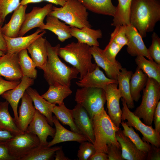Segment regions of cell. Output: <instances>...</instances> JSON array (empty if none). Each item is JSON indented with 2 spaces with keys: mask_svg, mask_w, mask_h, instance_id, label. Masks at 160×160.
Masks as SVG:
<instances>
[{
  "mask_svg": "<svg viewBox=\"0 0 160 160\" xmlns=\"http://www.w3.org/2000/svg\"><path fill=\"white\" fill-rule=\"evenodd\" d=\"M19 64L23 76L34 79L37 76V71L32 59L29 56L27 49L18 53Z\"/></svg>",
  "mask_w": 160,
  "mask_h": 160,
  "instance_id": "8d00e7d4",
  "label": "cell"
},
{
  "mask_svg": "<svg viewBox=\"0 0 160 160\" xmlns=\"http://www.w3.org/2000/svg\"><path fill=\"white\" fill-rule=\"evenodd\" d=\"M148 77L138 67L132 73L130 80V89L134 101L137 102L141 97L140 92L145 87Z\"/></svg>",
  "mask_w": 160,
  "mask_h": 160,
  "instance_id": "1f68e13d",
  "label": "cell"
},
{
  "mask_svg": "<svg viewBox=\"0 0 160 160\" xmlns=\"http://www.w3.org/2000/svg\"><path fill=\"white\" fill-rule=\"evenodd\" d=\"M28 5H20L13 12L10 20L3 26L1 30L3 35L9 37L18 36L24 22Z\"/></svg>",
  "mask_w": 160,
  "mask_h": 160,
  "instance_id": "603a6c76",
  "label": "cell"
},
{
  "mask_svg": "<svg viewBox=\"0 0 160 160\" xmlns=\"http://www.w3.org/2000/svg\"><path fill=\"white\" fill-rule=\"evenodd\" d=\"M88 160H108L107 154L103 152L96 153L91 156Z\"/></svg>",
  "mask_w": 160,
  "mask_h": 160,
  "instance_id": "f907efd6",
  "label": "cell"
},
{
  "mask_svg": "<svg viewBox=\"0 0 160 160\" xmlns=\"http://www.w3.org/2000/svg\"><path fill=\"white\" fill-rule=\"evenodd\" d=\"M20 81L21 80L13 81L5 80L0 76V95L5 92L16 87Z\"/></svg>",
  "mask_w": 160,
  "mask_h": 160,
  "instance_id": "f6af8a7d",
  "label": "cell"
},
{
  "mask_svg": "<svg viewBox=\"0 0 160 160\" xmlns=\"http://www.w3.org/2000/svg\"><path fill=\"white\" fill-rule=\"evenodd\" d=\"M46 31L39 28L35 32L26 36L9 37L4 35L7 45L6 53H18L20 51L27 49L28 46L39 37L43 36Z\"/></svg>",
  "mask_w": 160,
  "mask_h": 160,
  "instance_id": "ffe728a7",
  "label": "cell"
},
{
  "mask_svg": "<svg viewBox=\"0 0 160 160\" xmlns=\"http://www.w3.org/2000/svg\"><path fill=\"white\" fill-rule=\"evenodd\" d=\"M61 146L48 147L39 145L33 148L20 160H49L52 159L55 151Z\"/></svg>",
  "mask_w": 160,
  "mask_h": 160,
  "instance_id": "836d02e7",
  "label": "cell"
},
{
  "mask_svg": "<svg viewBox=\"0 0 160 160\" xmlns=\"http://www.w3.org/2000/svg\"><path fill=\"white\" fill-rule=\"evenodd\" d=\"M125 26L128 39L127 45V52L133 57L141 55L149 60H153L149 53L148 49L143 40V38L137 30L130 24Z\"/></svg>",
  "mask_w": 160,
  "mask_h": 160,
  "instance_id": "9a60e30c",
  "label": "cell"
},
{
  "mask_svg": "<svg viewBox=\"0 0 160 160\" xmlns=\"http://www.w3.org/2000/svg\"><path fill=\"white\" fill-rule=\"evenodd\" d=\"M34 103L35 109L44 116L51 126L53 124L52 110L56 105L46 100L40 96L37 91L30 87L26 90Z\"/></svg>",
  "mask_w": 160,
  "mask_h": 160,
  "instance_id": "4316f807",
  "label": "cell"
},
{
  "mask_svg": "<svg viewBox=\"0 0 160 160\" xmlns=\"http://www.w3.org/2000/svg\"><path fill=\"white\" fill-rule=\"evenodd\" d=\"M92 119L96 153L103 152L107 154V146L111 144L121 148L116 137V132L119 127L114 124L104 109L95 115Z\"/></svg>",
  "mask_w": 160,
  "mask_h": 160,
  "instance_id": "277c9868",
  "label": "cell"
},
{
  "mask_svg": "<svg viewBox=\"0 0 160 160\" xmlns=\"http://www.w3.org/2000/svg\"><path fill=\"white\" fill-rule=\"evenodd\" d=\"M2 25H0V50L6 53L7 49V45L1 30Z\"/></svg>",
  "mask_w": 160,
  "mask_h": 160,
  "instance_id": "816d5d0a",
  "label": "cell"
},
{
  "mask_svg": "<svg viewBox=\"0 0 160 160\" xmlns=\"http://www.w3.org/2000/svg\"><path fill=\"white\" fill-rule=\"evenodd\" d=\"M146 159L148 160H160V148L151 145L150 150L147 153Z\"/></svg>",
  "mask_w": 160,
  "mask_h": 160,
  "instance_id": "bcb514c9",
  "label": "cell"
},
{
  "mask_svg": "<svg viewBox=\"0 0 160 160\" xmlns=\"http://www.w3.org/2000/svg\"><path fill=\"white\" fill-rule=\"evenodd\" d=\"M3 23L0 20V25H2L3 24Z\"/></svg>",
  "mask_w": 160,
  "mask_h": 160,
  "instance_id": "6f0895ef",
  "label": "cell"
},
{
  "mask_svg": "<svg viewBox=\"0 0 160 160\" xmlns=\"http://www.w3.org/2000/svg\"><path fill=\"white\" fill-rule=\"evenodd\" d=\"M160 20V0H132L129 13L130 24L142 38L153 31Z\"/></svg>",
  "mask_w": 160,
  "mask_h": 160,
  "instance_id": "6da1fadb",
  "label": "cell"
},
{
  "mask_svg": "<svg viewBox=\"0 0 160 160\" xmlns=\"http://www.w3.org/2000/svg\"><path fill=\"white\" fill-rule=\"evenodd\" d=\"M81 143L78 151L77 157L79 160H87L96 152L94 145L88 141Z\"/></svg>",
  "mask_w": 160,
  "mask_h": 160,
  "instance_id": "ab89813d",
  "label": "cell"
},
{
  "mask_svg": "<svg viewBox=\"0 0 160 160\" xmlns=\"http://www.w3.org/2000/svg\"><path fill=\"white\" fill-rule=\"evenodd\" d=\"M107 154L108 160H124L121 156V148L113 144L107 146Z\"/></svg>",
  "mask_w": 160,
  "mask_h": 160,
  "instance_id": "ee69618b",
  "label": "cell"
},
{
  "mask_svg": "<svg viewBox=\"0 0 160 160\" xmlns=\"http://www.w3.org/2000/svg\"><path fill=\"white\" fill-rule=\"evenodd\" d=\"M116 137L120 145L122 157L124 160H144L146 159L147 153L140 150L124 135L120 128L116 132Z\"/></svg>",
  "mask_w": 160,
  "mask_h": 160,
  "instance_id": "ac0fdd59",
  "label": "cell"
},
{
  "mask_svg": "<svg viewBox=\"0 0 160 160\" xmlns=\"http://www.w3.org/2000/svg\"><path fill=\"white\" fill-rule=\"evenodd\" d=\"M152 41L148 51L151 58L157 63L160 64V38L155 33L151 36Z\"/></svg>",
  "mask_w": 160,
  "mask_h": 160,
  "instance_id": "60d3db41",
  "label": "cell"
},
{
  "mask_svg": "<svg viewBox=\"0 0 160 160\" xmlns=\"http://www.w3.org/2000/svg\"><path fill=\"white\" fill-rule=\"evenodd\" d=\"M43 1L49 2L52 4L59 5L62 7L64 5L66 0H43Z\"/></svg>",
  "mask_w": 160,
  "mask_h": 160,
  "instance_id": "db71d44e",
  "label": "cell"
},
{
  "mask_svg": "<svg viewBox=\"0 0 160 160\" xmlns=\"http://www.w3.org/2000/svg\"><path fill=\"white\" fill-rule=\"evenodd\" d=\"M9 104L7 100L0 103V130L9 131L15 135L22 133L9 113Z\"/></svg>",
  "mask_w": 160,
  "mask_h": 160,
  "instance_id": "4dcf8cb0",
  "label": "cell"
},
{
  "mask_svg": "<svg viewBox=\"0 0 160 160\" xmlns=\"http://www.w3.org/2000/svg\"><path fill=\"white\" fill-rule=\"evenodd\" d=\"M53 122L55 127V132L53 139L48 142L47 146L52 147L60 143L73 141L79 143L87 141L82 135L70 131L62 126L55 116H53Z\"/></svg>",
  "mask_w": 160,
  "mask_h": 160,
  "instance_id": "cb8c5ba5",
  "label": "cell"
},
{
  "mask_svg": "<svg viewBox=\"0 0 160 160\" xmlns=\"http://www.w3.org/2000/svg\"><path fill=\"white\" fill-rule=\"evenodd\" d=\"M135 62L137 67L148 78L154 79L160 84V64L153 60H147L141 55L137 56Z\"/></svg>",
  "mask_w": 160,
  "mask_h": 160,
  "instance_id": "d6a6232c",
  "label": "cell"
},
{
  "mask_svg": "<svg viewBox=\"0 0 160 160\" xmlns=\"http://www.w3.org/2000/svg\"><path fill=\"white\" fill-rule=\"evenodd\" d=\"M72 93L70 87L50 85L48 90L41 96L48 102L59 105L63 103L64 99Z\"/></svg>",
  "mask_w": 160,
  "mask_h": 160,
  "instance_id": "f546056e",
  "label": "cell"
},
{
  "mask_svg": "<svg viewBox=\"0 0 160 160\" xmlns=\"http://www.w3.org/2000/svg\"><path fill=\"white\" fill-rule=\"evenodd\" d=\"M155 130L160 133V101H159L155 108L153 116Z\"/></svg>",
  "mask_w": 160,
  "mask_h": 160,
  "instance_id": "7dc6e473",
  "label": "cell"
},
{
  "mask_svg": "<svg viewBox=\"0 0 160 160\" xmlns=\"http://www.w3.org/2000/svg\"><path fill=\"white\" fill-rule=\"evenodd\" d=\"M0 160H15L9 154L5 143H0Z\"/></svg>",
  "mask_w": 160,
  "mask_h": 160,
  "instance_id": "c3c4849f",
  "label": "cell"
},
{
  "mask_svg": "<svg viewBox=\"0 0 160 160\" xmlns=\"http://www.w3.org/2000/svg\"><path fill=\"white\" fill-rule=\"evenodd\" d=\"M118 85L117 83H112L103 89L105 93L108 115L115 125L119 127L121 121L122 111L119 103L122 96Z\"/></svg>",
  "mask_w": 160,
  "mask_h": 160,
  "instance_id": "30bf717a",
  "label": "cell"
},
{
  "mask_svg": "<svg viewBox=\"0 0 160 160\" xmlns=\"http://www.w3.org/2000/svg\"><path fill=\"white\" fill-rule=\"evenodd\" d=\"M52 112L62 124L69 126L71 131L81 134L75 123L71 110L66 108L64 103L58 106L55 105L52 109Z\"/></svg>",
  "mask_w": 160,
  "mask_h": 160,
  "instance_id": "d590c367",
  "label": "cell"
},
{
  "mask_svg": "<svg viewBox=\"0 0 160 160\" xmlns=\"http://www.w3.org/2000/svg\"><path fill=\"white\" fill-rule=\"evenodd\" d=\"M21 0H0V20L4 23L7 16L20 5Z\"/></svg>",
  "mask_w": 160,
  "mask_h": 160,
  "instance_id": "f35d334b",
  "label": "cell"
},
{
  "mask_svg": "<svg viewBox=\"0 0 160 160\" xmlns=\"http://www.w3.org/2000/svg\"><path fill=\"white\" fill-rule=\"evenodd\" d=\"M52 6V4L49 3L43 7H34L30 12L26 13L18 36H23L31 29L42 26L44 24V19L51 11Z\"/></svg>",
  "mask_w": 160,
  "mask_h": 160,
  "instance_id": "4fadbf2b",
  "label": "cell"
},
{
  "mask_svg": "<svg viewBox=\"0 0 160 160\" xmlns=\"http://www.w3.org/2000/svg\"><path fill=\"white\" fill-rule=\"evenodd\" d=\"M26 131L37 136L40 141V145L47 146V137L49 136L54 137L55 129L52 127L46 117L36 109L34 117Z\"/></svg>",
  "mask_w": 160,
  "mask_h": 160,
  "instance_id": "8fae6325",
  "label": "cell"
},
{
  "mask_svg": "<svg viewBox=\"0 0 160 160\" xmlns=\"http://www.w3.org/2000/svg\"><path fill=\"white\" fill-rule=\"evenodd\" d=\"M75 100L86 109L92 119L104 109L105 93L102 88L82 87L77 90Z\"/></svg>",
  "mask_w": 160,
  "mask_h": 160,
  "instance_id": "52a82bcc",
  "label": "cell"
},
{
  "mask_svg": "<svg viewBox=\"0 0 160 160\" xmlns=\"http://www.w3.org/2000/svg\"><path fill=\"white\" fill-rule=\"evenodd\" d=\"M90 50L97 65L104 70L108 77L117 80L122 68L121 63L118 61L115 62L110 61L99 47H91Z\"/></svg>",
  "mask_w": 160,
  "mask_h": 160,
  "instance_id": "e0dca14e",
  "label": "cell"
},
{
  "mask_svg": "<svg viewBox=\"0 0 160 160\" xmlns=\"http://www.w3.org/2000/svg\"><path fill=\"white\" fill-rule=\"evenodd\" d=\"M132 73V71L122 68L117 79L121 97L126 103L129 109H132L135 107L130 89V80Z\"/></svg>",
  "mask_w": 160,
  "mask_h": 160,
  "instance_id": "f1b7e54d",
  "label": "cell"
},
{
  "mask_svg": "<svg viewBox=\"0 0 160 160\" xmlns=\"http://www.w3.org/2000/svg\"><path fill=\"white\" fill-rule=\"evenodd\" d=\"M140 105L133 112L143 123L152 125L156 106L160 99V84L154 79L148 78L144 88Z\"/></svg>",
  "mask_w": 160,
  "mask_h": 160,
  "instance_id": "8992f818",
  "label": "cell"
},
{
  "mask_svg": "<svg viewBox=\"0 0 160 160\" xmlns=\"http://www.w3.org/2000/svg\"><path fill=\"white\" fill-rule=\"evenodd\" d=\"M5 53V52L3 51L0 50V57Z\"/></svg>",
  "mask_w": 160,
  "mask_h": 160,
  "instance_id": "9f6ffc18",
  "label": "cell"
},
{
  "mask_svg": "<svg viewBox=\"0 0 160 160\" xmlns=\"http://www.w3.org/2000/svg\"><path fill=\"white\" fill-rule=\"evenodd\" d=\"M123 107L122 108L121 121L126 120V124L129 127L135 128L143 135L142 140L151 145L159 148L160 133L157 132L152 125L148 126L143 123L129 109L124 100L121 98Z\"/></svg>",
  "mask_w": 160,
  "mask_h": 160,
  "instance_id": "ba28073f",
  "label": "cell"
},
{
  "mask_svg": "<svg viewBox=\"0 0 160 160\" xmlns=\"http://www.w3.org/2000/svg\"><path fill=\"white\" fill-rule=\"evenodd\" d=\"M46 17V23L40 28L51 31L57 36L58 39L61 42L72 37L70 26L54 16L48 15Z\"/></svg>",
  "mask_w": 160,
  "mask_h": 160,
  "instance_id": "d4e9b609",
  "label": "cell"
},
{
  "mask_svg": "<svg viewBox=\"0 0 160 160\" xmlns=\"http://www.w3.org/2000/svg\"><path fill=\"white\" fill-rule=\"evenodd\" d=\"M71 33L72 36L76 38L78 42L91 47H99L97 39L102 36V32L100 29L95 30L88 27L81 28L71 27Z\"/></svg>",
  "mask_w": 160,
  "mask_h": 160,
  "instance_id": "484cf974",
  "label": "cell"
},
{
  "mask_svg": "<svg viewBox=\"0 0 160 160\" xmlns=\"http://www.w3.org/2000/svg\"><path fill=\"white\" fill-rule=\"evenodd\" d=\"M34 80L26 76H23L20 83L17 86L5 92L1 95L2 97L6 100L11 106L16 122L18 118L17 107L19 102L26 89L33 84Z\"/></svg>",
  "mask_w": 160,
  "mask_h": 160,
  "instance_id": "2e32d148",
  "label": "cell"
},
{
  "mask_svg": "<svg viewBox=\"0 0 160 160\" xmlns=\"http://www.w3.org/2000/svg\"><path fill=\"white\" fill-rule=\"evenodd\" d=\"M40 36L34 41L27 49L30 54L36 67L43 71L46 66L48 54L46 39Z\"/></svg>",
  "mask_w": 160,
  "mask_h": 160,
  "instance_id": "d6986e66",
  "label": "cell"
},
{
  "mask_svg": "<svg viewBox=\"0 0 160 160\" xmlns=\"http://www.w3.org/2000/svg\"><path fill=\"white\" fill-rule=\"evenodd\" d=\"M123 47L113 41L110 40L108 44L104 49L103 52L106 57L111 61L116 62V57Z\"/></svg>",
  "mask_w": 160,
  "mask_h": 160,
  "instance_id": "7bdbcfd3",
  "label": "cell"
},
{
  "mask_svg": "<svg viewBox=\"0 0 160 160\" xmlns=\"http://www.w3.org/2000/svg\"><path fill=\"white\" fill-rule=\"evenodd\" d=\"M14 135L9 131L0 130V143H6Z\"/></svg>",
  "mask_w": 160,
  "mask_h": 160,
  "instance_id": "681fc988",
  "label": "cell"
},
{
  "mask_svg": "<svg viewBox=\"0 0 160 160\" xmlns=\"http://www.w3.org/2000/svg\"><path fill=\"white\" fill-rule=\"evenodd\" d=\"M10 155L15 160L20 159L40 144L37 136L26 131L14 135L5 143Z\"/></svg>",
  "mask_w": 160,
  "mask_h": 160,
  "instance_id": "9c48e42d",
  "label": "cell"
},
{
  "mask_svg": "<svg viewBox=\"0 0 160 160\" xmlns=\"http://www.w3.org/2000/svg\"><path fill=\"white\" fill-rule=\"evenodd\" d=\"M31 97L26 92L21 98V103L19 108V115L16 122L17 127L22 132L27 128L34 115L36 109L33 104Z\"/></svg>",
  "mask_w": 160,
  "mask_h": 160,
  "instance_id": "44dd1931",
  "label": "cell"
},
{
  "mask_svg": "<svg viewBox=\"0 0 160 160\" xmlns=\"http://www.w3.org/2000/svg\"><path fill=\"white\" fill-rule=\"evenodd\" d=\"M112 83H118V81L116 80L106 77L97 65L93 71L76 82L78 86L81 88L88 87L103 89L106 85Z\"/></svg>",
  "mask_w": 160,
  "mask_h": 160,
  "instance_id": "7402d4cb",
  "label": "cell"
},
{
  "mask_svg": "<svg viewBox=\"0 0 160 160\" xmlns=\"http://www.w3.org/2000/svg\"><path fill=\"white\" fill-rule=\"evenodd\" d=\"M0 76L7 81L20 80L23 75L18 53H6L0 57Z\"/></svg>",
  "mask_w": 160,
  "mask_h": 160,
  "instance_id": "7c38bea8",
  "label": "cell"
},
{
  "mask_svg": "<svg viewBox=\"0 0 160 160\" xmlns=\"http://www.w3.org/2000/svg\"><path fill=\"white\" fill-rule=\"evenodd\" d=\"M55 160H69V159L65 156L62 148L58 149L54 155Z\"/></svg>",
  "mask_w": 160,
  "mask_h": 160,
  "instance_id": "f5cc1de1",
  "label": "cell"
},
{
  "mask_svg": "<svg viewBox=\"0 0 160 160\" xmlns=\"http://www.w3.org/2000/svg\"><path fill=\"white\" fill-rule=\"evenodd\" d=\"M47 62L44 69V77L49 85H62L70 87L71 81L77 78L79 71L75 68L70 67L63 63L58 55L60 47L58 44L52 46L47 40Z\"/></svg>",
  "mask_w": 160,
  "mask_h": 160,
  "instance_id": "7a4b0ae2",
  "label": "cell"
},
{
  "mask_svg": "<svg viewBox=\"0 0 160 160\" xmlns=\"http://www.w3.org/2000/svg\"><path fill=\"white\" fill-rule=\"evenodd\" d=\"M91 47L77 41L72 42L59 48V56L72 65L80 73V80L93 71L97 65L92 61Z\"/></svg>",
  "mask_w": 160,
  "mask_h": 160,
  "instance_id": "3957f363",
  "label": "cell"
},
{
  "mask_svg": "<svg viewBox=\"0 0 160 160\" xmlns=\"http://www.w3.org/2000/svg\"><path fill=\"white\" fill-rule=\"evenodd\" d=\"M71 111L75 123L81 134L87 141L94 144L95 137L92 121L87 111L77 103Z\"/></svg>",
  "mask_w": 160,
  "mask_h": 160,
  "instance_id": "5bb4252c",
  "label": "cell"
},
{
  "mask_svg": "<svg viewBox=\"0 0 160 160\" xmlns=\"http://www.w3.org/2000/svg\"><path fill=\"white\" fill-rule=\"evenodd\" d=\"M121 124L124 129L122 131L124 135L128 137L140 150L147 153L151 147L149 143L141 139L132 127L128 126L123 121H121Z\"/></svg>",
  "mask_w": 160,
  "mask_h": 160,
  "instance_id": "74e56055",
  "label": "cell"
},
{
  "mask_svg": "<svg viewBox=\"0 0 160 160\" xmlns=\"http://www.w3.org/2000/svg\"><path fill=\"white\" fill-rule=\"evenodd\" d=\"M116 11L111 25H126L130 24L129 13L132 0H118Z\"/></svg>",
  "mask_w": 160,
  "mask_h": 160,
  "instance_id": "e575fe53",
  "label": "cell"
},
{
  "mask_svg": "<svg viewBox=\"0 0 160 160\" xmlns=\"http://www.w3.org/2000/svg\"><path fill=\"white\" fill-rule=\"evenodd\" d=\"M87 10L77 0H66L64 5L60 7L53 6L49 15L57 17L71 27L91 28Z\"/></svg>",
  "mask_w": 160,
  "mask_h": 160,
  "instance_id": "5b68a950",
  "label": "cell"
},
{
  "mask_svg": "<svg viewBox=\"0 0 160 160\" xmlns=\"http://www.w3.org/2000/svg\"><path fill=\"white\" fill-rule=\"evenodd\" d=\"M115 27L114 30L111 34L110 39L123 47L127 45L128 42L125 25H118Z\"/></svg>",
  "mask_w": 160,
  "mask_h": 160,
  "instance_id": "b9f144b4",
  "label": "cell"
},
{
  "mask_svg": "<svg viewBox=\"0 0 160 160\" xmlns=\"http://www.w3.org/2000/svg\"><path fill=\"white\" fill-rule=\"evenodd\" d=\"M43 1V0H21L20 4L21 5L24 6L28 5L29 4L38 3Z\"/></svg>",
  "mask_w": 160,
  "mask_h": 160,
  "instance_id": "11a10c76",
  "label": "cell"
},
{
  "mask_svg": "<svg viewBox=\"0 0 160 160\" xmlns=\"http://www.w3.org/2000/svg\"><path fill=\"white\" fill-rule=\"evenodd\" d=\"M86 9L94 13L112 16L115 15L116 7L113 4L111 0H77Z\"/></svg>",
  "mask_w": 160,
  "mask_h": 160,
  "instance_id": "83f0119b",
  "label": "cell"
}]
</instances>
